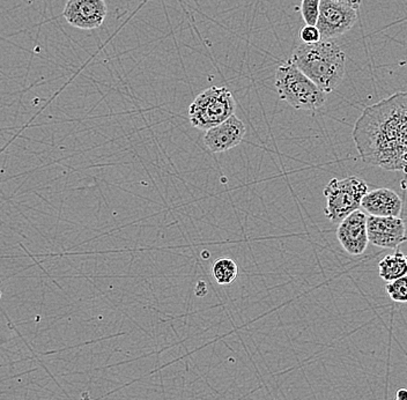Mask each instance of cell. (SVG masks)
Returning a JSON list of instances; mask_svg holds the SVG:
<instances>
[{
    "label": "cell",
    "mask_w": 407,
    "mask_h": 400,
    "mask_svg": "<svg viewBox=\"0 0 407 400\" xmlns=\"http://www.w3.org/2000/svg\"><path fill=\"white\" fill-rule=\"evenodd\" d=\"M380 277L387 282L397 280L405 277L407 273V259L404 254L396 251L392 255H388L382 259L378 264Z\"/></svg>",
    "instance_id": "7c38bea8"
},
{
    "label": "cell",
    "mask_w": 407,
    "mask_h": 400,
    "mask_svg": "<svg viewBox=\"0 0 407 400\" xmlns=\"http://www.w3.org/2000/svg\"><path fill=\"white\" fill-rule=\"evenodd\" d=\"M320 0H302L301 1V15L306 25L315 26L320 13Z\"/></svg>",
    "instance_id": "9a60e30c"
},
{
    "label": "cell",
    "mask_w": 407,
    "mask_h": 400,
    "mask_svg": "<svg viewBox=\"0 0 407 400\" xmlns=\"http://www.w3.org/2000/svg\"><path fill=\"white\" fill-rule=\"evenodd\" d=\"M362 161L389 171L406 170L407 95L398 92L362 111L352 132Z\"/></svg>",
    "instance_id": "6da1fadb"
},
{
    "label": "cell",
    "mask_w": 407,
    "mask_h": 400,
    "mask_svg": "<svg viewBox=\"0 0 407 400\" xmlns=\"http://www.w3.org/2000/svg\"><path fill=\"white\" fill-rule=\"evenodd\" d=\"M107 14L104 0H68L63 11V16L68 25L82 30L100 28Z\"/></svg>",
    "instance_id": "52a82bcc"
},
{
    "label": "cell",
    "mask_w": 407,
    "mask_h": 400,
    "mask_svg": "<svg viewBox=\"0 0 407 400\" xmlns=\"http://www.w3.org/2000/svg\"><path fill=\"white\" fill-rule=\"evenodd\" d=\"M368 185L361 178L349 176L344 180L332 178L324 189L327 206L324 213L333 223H339L346 216L361 207V200L367 192Z\"/></svg>",
    "instance_id": "5b68a950"
},
{
    "label": "cell",
    "mask_w": 407,
    "mask_h": 400,
    "mask_svg": "<svg viewBox=\"0 0 407 400\" xmlns=\"http://www.w3.org/2000/svg\"><path fill=\"white\" fill-rule=\"evenodd\" d=\"M385 291L388 293L389 297L394 302L399 304H406L407 301V277H399L397 280L390 281L385 286Z\"/></svg>",
    "instance_id": "5bb4252c"
},
{
    "label": "cell",
    "mask_w": 407,
    "mask_h": 400,
    "mask_svg": "<svg viewBox=\"0 0 407 400\" xmlns=\"http://www.w3.org/2000/svg\"><path fill=\"white\" fill-rule=\"evenodd\" d=\"M235 110L236 101L232 92L213 86L194 99L189 108V120L196 129L206 131L235 115Z\"/></svg>",
    "instance_id": "277c9868"
},
{
    "label": "cell",
    "mask_w": 407,
    "mask_h": 400,
    "mask_svg": "<svg viewBox=\"0 0 407 400\" xmlns=\"http://www.w3.org/2000/svg\"><path fill=\"white\" fill-rule=\"evenodd\" d=\"M367 235L372 246L396 249L406 241V228L401 218L367 216Z\"/></svg>",
    "instance_id": "ba28073f"
},
{
    "label": "cell",
    "mask_w": 407,
    "mask_h": 400,
    "mask_svg": "<svg viewBox=\"0 0 407 400\" xmlns=\"http://www.w3.org/2000/svg\"><path fill=\"white\" fill-rule=\"evenodd\" d=\"M337 239L349 255L361 256L369 244L365 212L356 210L342 220L337 230Z\"/></svg>",
    "instance_id": "9c48e42d"
},
{
    "label": "cell",
    "mask_w": 407,
    "mask_h": 400,
    "mask_svg": "<svg viewBox=\"0 0 407 400\" xmlns=\"http://www.w3.org/2000/svg\"><path fill=\"white\" fill-rule=\"evenodd\" d=\"M361 207L369 215L399 218L403 210V201L394 191L382 187L368 191L362 198Z\"/></svg>",
    "instance_id": "8fae6325"
},
{
    "label": "cell",
    "mask_w": 407,
    "mask_h": 400,
    "mask_svg": "<svg viewBox=\"0 0 407 400\" xmlns=\"http://www.w3.org/2000/svg\"><path fill=\"white\" fill-rule=\"evenodd\" d=\"M275 88L279 99L296 110L313 111L327 102V94L304 75L291 59L277 68Z\"/></svg>",
    "instance_id": "3957f363"
},
{
    "label": "cell",
    "mask_w": 407,
    "mask_h": 400,
    "mask_svg": "<svg viewBox=\"0 0 407 400\" xmlns=\"http://www.w3.org/2000/svg\"><path fill=\"white\" fill-rule=\"evenodd\" d=\"M246 132V124L236 115H232L223 123L206 130L204 142L211 152H227L242 142Z\"/></svg>",
    "instance_id": "30bf717a"
},
{
    "label": "cell",
    "mask_w": 407,
    "mask_h": 400,
    "mask_svg": "<svg viewBox=\"0 0 407 400\" xmlns=\"http://www.w3.org/2000/svg\"><path fill=\"white\" fill-rule=\"evenodd\" d=\"M407 391L405 389H401L398 391L397 396H396V400H406Z\"/></svg>",
    "instance_id": "ac0fdd59"
},
{
    "label": "cell",
    "mask_w": 407,
    "mask_h": 400,
    "mask_svg": "<svg viewBox=\"0 0 407 400\" xmlns=\"http://www.w3.org/2000/svg\"><path fill=\"white\" fill-rule=\"evenodd\" d=\"M300 39L302 42L306 43V44H311V43L320 42V34L317 30L316 26H309V25H306V26L301 30L300 32Z\"/></svg>",
    "instance_id": "2e32d148"
},
{
    "label": "cell",
    "mask_w": 407,
    "mask_h": 400,
    "mask_svg": "<svg viewBox=\"0 0 407 400\" xmlns=\"http://www.w3.org/2000/svg\"><path fill=\"white\" fill-rule=\"evenodd\" d=\"M334 3L343 4L345 6L351 7L354 10H358L361 6L362 0H332Z\"/></svg>",
    "instance_id": "e0dca14e"
},
{
    "label": "cell",
    "mask_w": 407,
    "mask_h": 400,
    "mask_svg": "<svg viewBox=\"0 0 407 400\" xmlns=\"http://www.w3.org/2000/svg\"><path fill=\"white\" fill-rule=\"evenodd\" d=\"M289 59L325 94L334 91L345 75V52L331 39L302 43Z\"/></svg>",
    "instance_id": "7a4b0ae2"
},
{
    "label": "cell",
    "mask_w": 407,
    "mask_h": 400,
    "mask_svg": "<svg viewBox=\"0 0 407 400\" xmlns=\"http://www.w3.org/2000/svg\"><path fill=\"white\" fill-rule=\"evenodd\" d=\"M358 20V12L332 0H320V13L315 26L320 39H332L349 32Z\"/></svg>",
    "instance_id": "8992f818"
},
{
    "label": "cell",
    "mask_w": 407,
    "mask_h": 400,
    "mask_svg": "<svg viewBox=\"0 0 407 400\" xmlns=\"http://www.w3.org/2000/svg\"><path fill=\"white\" fill-rule=\"evenodd\" d=\"M212 275L221 286H230L239 275V268L230 258H220L212 266Z\"/></svg>",
    "instance_id": "4fadbf2b"
}]
</instances>
